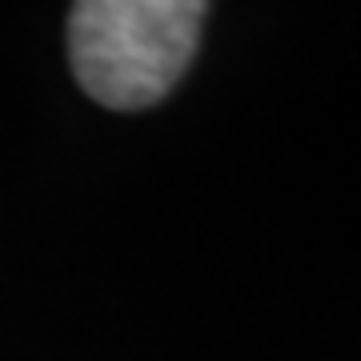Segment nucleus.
I'll return each mask as SVG.
<instances>
[{
    "label": "nucleus",
    "mask_w": 361,
    "mask_h": 361,
    "mask_svg": "<svg viewBox=\"0 0 361 361\" xmlns=\"http://www.w3.org/2000/svg\"><path fill=\"white\" fill-rule=\"evenodd\" d=\"M209 4L201 0H80L68 56L80 89L116 113L165 101L193 65Z\"/></svg>",
    "instance_id": "1"
}]
</instances>
